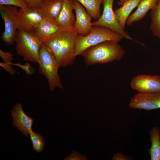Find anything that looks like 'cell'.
<instances>
[{
    "instance_id": "7402d4cb",
    "label": "cell",
    "mask_w": 160,
    "mask_h": 160,
    "mask_svg": "<svg viewBox=\"0 0 160 160\" xmlns=\"http://www.w3.org/2000/svg\"><path fill=\"white\" fill-rule=\"evenodd\" d=\"M0 5H10L23 9L29 6L23 0H0Z\"/></svg>"
},
{
    "instance_id": "52a82bcc",
    "label": "cell",
    "mask_w": 160,
    "mask_h": 160,
    "mask_svg": "<svg viewBox=\"0 0 160 160\" xmlns=\"http://www.w3.org/2000/svg\"><path fill=\"white\" fill-rule=\"evenodd\" d=\"M114 0H103V10L100 18L92 22V26L107 27L113 31L119 33L129 39H132L129 33L121 26L116 19L113 9Z\"/></svg>"
},
{
    "instance_id": "4316f807",
    "label": "cell",
    "mask_w": 160,
    "mask_h": 160,
    "mask_svg": "<svg viewBox=\"0 0 160 160\" xmlns=\"http://www.w3.org/2000/svg\"><path fill=\"white\" fill-rule=\"evenodd\" d=\"M126 0H119L117 4L121 6Z\"/></svg>"
},
{
    "instance_id": "8992f818",
    "label": "cell",
    "mask_w": 160,
    "mask_h": 160,
    "mask_svg": "<svg viewBox=\"0 0 160 160\" xmlns=\"http://www.w3.org/2000/svg\"><path fill=\"white\" fill-rule=\"evenodd\" d=\"M18 12L16 7L0 5V13L4 24L1 39L7 44L12 45L15 42Z\"/></svg>"
},
{
    "instance_id": "4fadbf2b",
    "label": "cell",
    "mask_w": 160,
    "mask_h": 160,
    "mask_svg": "<svg viewBox=\"0 0 160 160\" xmlns=\"http://www.w3.org/2000/svg\"><path fill=\"white\" fill-rule=\"evenodd\" d=\"M73 0H64L61 11L55 20L59 28L74 26L76 19L73 12Z\"/></svg>"
},
{
    "instance_id": "44dd1931",
    "label": "cell",
    "mask_w": 160,
    "mask_h": 160,
    "mask_svg": "<svg viewBox=\"0 0 160 160\" xmlns=\"http://www.w3.org/2000/svg\"><path fill=\"white\" fill-rule=\"evenodd\" d=\"M29 134L33 150L37 153L42 152L44 149L45 145V141L42 136L38 133L33 132L32 130Z\"/></svg>"
},
{
    "instance_id": "ffe728a7",
    "label": "cell",
    "mask_w": 160,
    "mask_h": 160,
    "mask_svg": "<svg viewBox=\"0 0 160 160\" xmlns=\"http://www.w3.org/2000/svg\"><path fill=\"white\" fill-rule=\"evenodd\" d=\"M150 28L153 35L160 39V0L151 10Z\"/></svg>"
},
{
    "instance_id": "7a4b0ae2",
    "label": "cell",
    "mask_w": 160,
    "mask_h": 160,
    "mask_svg": "<svg viewBox=\"0 0 160 160\" xmlns=\"http://www.w3.org/2000/svg\"><path fill=\"white\" fill-rule=\"evenodd\" d=\"M124 49L118 43L107 41L90 47L82 55L88 65L103 64L121 59L125 54Z\"/></svg>"
},
{
    "instance_id": "ba28073f",
    "label": "cell",
    "mask_w": 160,
    "mask_h": 160,
    "mask_svg": "<svg viewBox=\"0 0 160 160\" xmlns=\"http://www.w3.org/2000/svg\"><path fill=\"white\" fill-rule=\"evenodd\" d=\"M43 17L38 7L28 6L21 9L18 15L17 30L34 31Z\"/></svg>"
},
{
    "instance_id": "5bb4252c",
    "label": "cell",
    "mask_w": 160,
    "mask_h": 160,
    "mask_svg": "<svg viewBox=\"0 0 160 160\" xmlns=\"http://www.w3.org/2000/svg\"><path fill=\"white\" fill-rule=\"evenodd\" d=\"M64 0H44L38 7L43 17L55 21L62 8Z\"/></svg>"
},
{
    "instance_id": "7c38bea8",
    "label": "cell",
    "mask_w": 160,
    "mask_h": 160,
    "mask_svg": "<svg viewBox=\"0 0 160 160\" xmlns=\"http://www.w3.org/2000/svg\"><path fill=\"white\" fill-rule=\"evenodd\" d=\"M13 117V125L23 135L28 137V134L32 131L34 120L24 112L20 103L15 104L11 112Z\"/></svg>"
},
{
    "instance_id": "9a60e30c",
    "label": "cell",
    "mask_w": 160,
    "mask_h": 160,
    "mask_svg": "<svg viewBox=\"0 0 160 160\" xmlns=\"http://www.w3.org/2000/svg\"><path fill=\"white\" fill-rule=\"evenodd\" d=\"M59 28L55 21L44 17L34 32L44 42L55 33Z\"/></svg>"
},
{
    "instance_id": "484cf974",
    "label": "cell",
    "mask_w": 160,
    "mask_h": 160,
    "mask_svg": "<svg viewBox=\"0 0 160 160\" xmlns=\"http://www.w3.org/2000/svg\"><path fill=\"white\" fill-rule=\"evenodd\" d=\"M82 159H84V158H82L81 156H80L79 154H72L70 155L68 157L65 159V160H79Z\"/></svg>"
},
{
    "instance_id": "3957f363",
    "label": "cell",
    "mask_w": 160,
    "mask_h": 160,
    "mask_svg": "<svg viewBox=\"0 0 160 160\" xmlns=\"http://www.w3.org/2000/svg\"><path fill=\"white\" fill-rule=\"evenodd\" d=\"M124 38L121 34L104 26H93L86 35L79 34L76 40L75 56L82 55L87 48L99 43L111 41L118 43Z\"/></svg>"
},
{
    "instance_id": "9c48e42d",
    "label": "cell",
    "mask_w": 160,
    "mask_h": 160,
    "mask_svg": "<svg viewBox=\"0 0 160 160\" xmlns=\"http://www.w3.org/2000/svg\"><path fill=\"white\" fill-rule=\"evenodd\" d=\"M130 86L138 92H160V76L142 74L134 76L132 79Z\"/></svg>"
},
{
    "instance_id": "6da1fadb",
    "label": "cell",
    "mask_w": 160,
    "mask_h": 160,
    "mask_svg": "<svg viewBox=\"0 0 160 160\" xmlns=\"http://www.w3.org/2000/svg\"><path fill=\"white\" fill-rule=\"evenodd\" d=\"M74 26L60 28L44 43L50 49L60 67L72 65L76 59V40L79 35Z\"/></svg>"
},
{
    "instance_id": "2e32d148",
    "label": "cell",
    "mask_w": 160,
    "mask_h": 160,
    "mask_svg": "<svg viewBox=\"0 0 160 160\" xmlns=\"http://www.w3.org/2000/svg\"><path fill=\"white\" fill-rule=\"evenodd\" d=\"M158 0H141L136 10L128 17L126 24L131 25L133 23L140 20L145 16L148 12L156 5Z\"/></svg>"
},
{
    "instance_id": "30bf717a",
    "label": "cell",
    "mask_w": 160,
    "mask_h": 160,
    "mask_svg": "<svg viewBox=\"0 0 160 160\" xmlns=\"http://www.w3.org/2000/svg\"><path fill=\"white\" fill-rule=\"evenodd\" d=\"M135 109L151 110L160 108V92L143 93L138 92L130 99L128 104Z\"/></svg>"
},
{
    "instance_id": "ac0fdd59",
    "label": "cell",
    "mask_w": 160,
    "mask_h": 160,
    "mask_svg": "<svg viewBox=\"0 0 160 160\" xmlns=\"http://www.w3.org/2000/svg\"><path fill=\"white\" fill-rule=\"evenodd\" d=\"M151 146L148 149L151 160H160V131L156 127L152 128L150 132Z\"/></svg>"
},
{
    "instance_id": "8fae6325",
    "label": "cell",
    "mask_w": 160,
    "mask_h": 160,
    "mask_svg": "<svg viewBox=\"0 0 160 160\" xmlns=\"http://www.w3.org/2000/svg\"><path fill=\"white\" fill-rule=\"evenodd\" d=\"M73 6L76 14L74 27L79 34L86 35L90 32L92 28V17L76 0H73Z\"/></svg>"
},
{
    "instance_id": "277c9868",
    "label": "cell",
    "mask_w": 160,
    "mask_h": 160,
    "mask_svg": "<svg viewBox=\"0 0 160 160\" xmlns=\"http://www.w3.org/2000/svg\"><path fill=\"white\" fill-rule=\"evenodd\" d=\"M15 42L17 53L24 61L38 63L44 41L34 31L18 29Z\"/></svg>"
},
{
    "instance_id": "5b68a950",
    "label": "cell",
    "mask_w": 160,
    "mask_h": 160,
    "mask_svg": "<svg viewBox=\"0 0 160 160\" xmlns=\"http://www.w3.org/2000/svg\"><path fill=\"white\" fill-rule=\"evenodd\" d=\"M38 63L39 72L47 79L50 90L52 91L56 88L63 89L58 74L59 64L50 49L44 43L40 50Z\"/></svg>"
},
{
    "instance_id": "603a6c76",
    "label": "cell",
    "mask_w": 160,
    "mask_h": 160,
    "mask_svg": "<svg viewBox=\"0 0 160 160\" xmlns=\"http://www.w3.org/2000/svg\"><path fill=\"white\" fill-rule=\"evenodd\" d=\"M12 60L8 59L0 62V65L11 75L14 76L16 73V71L12 67Z\"/></svg>"
},
{
    "instance_id": "d6986e66",
    "label": "cell",
    "mask_w": 160,
    "mask_h": 160,
    "mask_svg": "<svg viewBox=\"0 0 160 160\" xmlns=\"http://www.w3.org/2000/svg\"><path fill=\"white\" fill-rule=\"evenodd\" d=\"M85 9L87 12L95 20H97L101 15L100 6L103 0H76Z\"/></svg>"
},
{
    "instance_id": "d4e9b609",
    "label": "cell",
    "mask_w": 160,
    "mask_h": 160,
    "mask_svg": "<svg viewBox=\"0 0 160 160\" xmlns=\"http://www.w3.org/2000/svg\"><path fill=\"white\" fill-rule=\"evenodd\" d=\"M26 2L29 6L38 7L42 1L44 0H23Z\"/></svg>"
},
{
    "instance_id": "cb8c5ba5",
    "label": "cell",
    "mask_w": 160,
    "mask_h": 160,
    "mask_svg": "<svg viewBox=\"0 0 160 160\" xmlns=\"http://www.w3.org/2000/svg\"><path fill=\"white\" fill-rule=\"evenodd\" d=\"M130 159L127 156L122 153H119L115 154L112 160H129Z\"/></svg>"
},
{
    "instance_id": "e0dca14e",
    "label": "cell",
    "mask_w": 160,
    "mask_h": 160,
    "mask_svg": "<svg viewBox=\"0 0 160 160\" xmlns=\"http://www.w3.org/2000/svg\"><path fill=\"white\" fill-rule=\"evenodd\" d=\"M141 0H127L121 7L114 10L115 17L122 28L124 30L127 20L132 10Z\"/></svg>"
}]
</instances>
